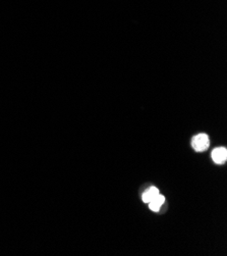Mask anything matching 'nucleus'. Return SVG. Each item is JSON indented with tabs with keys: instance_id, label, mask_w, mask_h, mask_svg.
Segmentation results:
<instances>
[{
	"instance_id": "nucleus-1",
	"label": "nucleus",
	"mask_w": 227,
	"mask_h": 256,
	"mask_svg": "<svg viewBox=\"0 0 227 256\" xmlns=\"http://www.w3.org/2000/svg\"><path fill=\"white\" fill-rule=\"evenodd\" d=\"M192 145H193V148L198 152L207 150L210 145L209 137L206 134H199L195 137H194L192 141Z\"/></svg>"
},
{
	"instance_id": "nucleus-2",
	"label": "nucleus",
	"mask_w": 227,
	"mask_h": 256,
	"mask_svg": "<svg viewBox=\"0 0 227 256\" xmlns=\"http://www.w3.org/2000/svg\"><path fill=\"white\" fill-rule=\"evenodd\" d=\"M213 160L218 163V165H223L227 159V150L224 147H218L213 150L212 152Z\"/></svg>"
},
{
	"instance_id": "nucleus-3",
	"label": "nucleus",
	"mask_w": 227,
	"mask_h": 256,
	"mask_svg": "<svg viewBox=\"0 0 227 256\" xmlns=\"http://www.w3.org/2000/svg\"><path fill=\"white\" fill-rule=\"evenodd\" d=\"M164 201H165V197L163 195H160V194H158L156 197H155L152 201H150L148 203V205H149L151 210L157 212V211H159V209H160L162 204L164 203Z\"/></svg>"
},
{
	"instance_id": "nucleus-4",
	"label": "nucleus",
	"mask_w": 227,
	"mask_h": 256,
	"mask_svg": "<svg viewBox=\"0 0 227 256\" xmlns=\"http://www.w3.org/2000/svg\"><path fill=\"white\" fill-rule=\"evenodd\" d=\"M158 194H159V190L157 188L152 187L143 194V201L145 203H149L150 201H152L155 197H156Z\"/></svg>"
}]
</instances>
